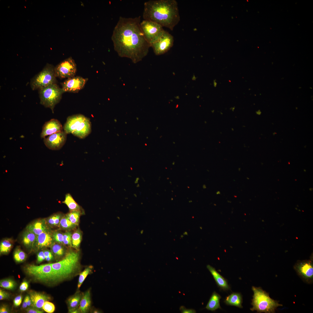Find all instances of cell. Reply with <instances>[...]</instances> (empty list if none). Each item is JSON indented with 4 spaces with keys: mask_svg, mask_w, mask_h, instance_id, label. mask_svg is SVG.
<instances>
[{
    "mask_svg": "<svg viewBox=\"0 0 313 313\" xmlns=\"http://www.w3.org/2000/svg\"><path fill=\"white\" fill-rule=\"evenodd\" d=\"M140 16H120L111 37L114 50L121 57L128 58L134 63L141 61L150 47L141 30Z\"/></svg>",
    "mask_w": 313,
    "mask_h": 313,
    "instance_id": "obj_1",
    "label": "cell"
},
{
    "mask_svg": "<svg viewBox=\"0 0 313 313\" xmlns=\"http://www.w3.org/2000/svg\"><path fill=\"white\" fill-rule=\"evenodd\" d=\"M144 19L156 22L173 30L180 17L175 0H151L145 1L143 14Z\"/></svg>",
    "mask_w": 313,
    "mask_h": 313,
    "instance_id": "obj_2",
    "label": "cell"
},
{
    "mask_svg": "<svg viewBox=\"0 0 313 313\" xmlns=\"http://www.w3.org/2000/svg\"><path fill=\"white\" fill-rule=\"evenodd\" d=\"M79 258L78 251H70L61 260L51 263L57 282L70 279L78 274L81 268Z\"/></svg>",
    "mask_w": 313,
    "mask_h": 313,
    "instance_id": "obj_3",
    "label": "cell"
},
{
    "mask_svg": "<svg viewBox=\"0 0 313 313\" xmlns=\"http://www.w3.org/2000/svg\"><path fill=\"white\" fill-rule=\"evenodd\" d=\"M63 127V131L67 134H71L81 139L87 137L92 130L90 119L80 114L68 117Z\"/></svg>",
    "mask_w": 313,
    "mask_h": 313,
    "instance_id": "obj_4",
    "label": "cell"
},
{
    "mask_svg": "<svg viewBox=\"0 0 313 313\" xmlns=\"http://www.w3.org/2000/svg\"><path fill=\"white\" fill-rule=\"evenodd\" d=\"M252 289L254 294L251 311L256 310L259 313H274L278 307L282 306L277 301L271 299L269 294L261 287L252 286Z\"/></svg>",
    "mask_w": 313,
    "mask_h": 313,
    "instance_id": "obj_5",
    "label": "cell"
},
{
    "mask_svg": "<svg viewBox=\"0 0 313 313\" xmlns=\"http://www.w3.org/2000/svg\"><path fill=\"white\" fill-rule=\"evenodd\" d=\"M39 90L40 103L50 108L54 113V107L60 101L64 92L62 88L54 83Z\"/></svg>",
    "mask_w": 313,
    "mask_h": 313,
    "instance_id": "obj_6",
    "label": "cell"
},
{
    "mask_svg": "<svg viewBox=\"0 0 313 313\" xmlns=\"http://www.w3.org/2000/svg\"><path fill=\"white\" fill-rule=\"evenodd\" d=\"M26 271L28 275L39 281L48 283L57 282L51 263L29 265L26 267Z\"/></svg>",
    "mask_w": 313,
    "mask_h": 313,
    "instance_id": "obj_7",
    "label": "cell"
},
{
    "mask_svg": "<svg viewBox=\"0 0 313 313\" xmlns=\"http://www.w3.org/2000/svg\"><path fill=\"white\" fill-rule=\"evenodd\" d=\"M54 67L47 64L43 70L33 78L30 85L33 90L39 89L52 84L56 83Z\"/></svg>",
    "mask_w": 313,
    "mask_h": 313,
    "instance_id": "obj_8",
    "label": "cell"
},
{
    "mask_svg": "<svg viewBox=\"0 0 313 313\" xmlns=\"http://www.w3.org/2000/svg\"><path fill=\"white\" fill-rule=\"evenodd\" d=\"M140 26L144 37L150 46L161 36L165 31L161 25L148 20H143L140 22Z\"/></svg>",
    "mask_w": 313,
    "mask_h": 313,
    "instance_id": "obj_9",
    "label": "cell"
},
{
    "mask_svg": "<svg viewBox=\"0 0 313 313\" xmlns=\"http://www.w3.org/2000/svg\"><path fill=\"white\" fill-rule=\"evenodd\" d=\"M77 70L76 64L71 57L62 61L54 67L56 77L61 79L74 77Z\"/></svg>",
    "mask_w": 313,
    "mask_h": 313,
    "instance_id": "obj_10",
    "label": "cell"
},
{
    "mask_svg": "<svg viewBox=\"0 0 313 313\" xmlns=\"http://www.w3.org/2000/svg\"><path fill=\"white\" fill-rule=\"evenodd\" d=\"M174 42L173 37L165 30L161 36L152 43L150 47H152L156 55H161L170 49L173 45Z\"/></svg>",
    "mask_w": 313,
    "mask_h": 313,
    "instance_id": "obj_11",
    "label": "cell"
},
{
    "mask_svg": "<svg viewBox=\"0 0 313 313\" xmlns=\"http://www.w3.org/2000/svg\"><path fill=\"white\" fill-rule=\"evenodd\" d=\"M67 134L63 131L48 136L44 138L43 142L49 149L58 150L61 149L65 143Z\"/></svg>",
    "mask_w": 313,
    "mask_h": 313,
    "instance_id": "obj_12",
    "label": "cell"
},
{
    "mask_svg": "<svg viewBox=\"0 0 313 313\" xmlns=\"http://www.w3.org/2000/svg\"><path fill=\"white\" fill-rule=\"evenodd\" d=\"M88 80V78L80 76L67 78L61 83V88L64 92L77 93L83 88Z\"/></svg>",
    "mask_w": 313,
    "mask_h": 313,
    "instance_id": "obj_13",
    "label": "cell"
},
{
    "mask_svg": "<svg viewBox=\"0 0 313 313\" xmlns=\"http://www.w3.org/2000/svg\"><path fill=\"white\" fill-rule=\"evenodd\" d=\"M294 267L298 274L305 281L309 283L312 281L313 266L311 261H303L299 262Z\"/></svg>",
    "mask_w": 313,
    "mask_h": 313,
    "instance_id": "obj_14",
    "label": "cell"
},
{
    "mask_svg": "<svg viewBox=\"0 0 313 313\" xmlns=\"http://www.w3.org/2000/svg\"><path fill=\"white\" fill-rule=\"evenodd\" d=\"M63 127L57 119H51L44 123L43 126L40 137L44 139L48 136L63 131Z\"/></svg>",
    "mask_w": 313,
    "mask_h": 313,
    "instance_id": "obj_15",
    "label": "cell"
},
{
    "mask_svg": "<svg viewBox=\"0 0 313 313\" xmlns=\"http://www.w3.org/2000/svg\"><path fill=\"white\" fill-rule=\"evenodd\" d=\"M53 240L52 235L48 229L37 236L35 245L38 249L50 246Z\"/></svg>",
    "mask_w": 313,
    "mask_h": 313,
    "instance_id": "obj_16",
    "label": "cell"
},
{
    "mask_svg": "<svg viewBox=\"0 0 313 313\" xmlns=\"http://www.w3.org/2000/svg\"><path fill=\"white\" fill-rule=\"evenodd\" d=\"M29 294L32 303V307L39 309H42L44 303L46 301L51 299L49 296L35 291H31Z\"/></svg>",
    "mask_w": 313,
    "mask_h": 313,
    "instance_id": "obj_17",
    "label": "cell"
},
{
    "mask_svg": "<svg viewBox=\"0 0 313 313\" xmlns=\"http://www.w3.org/2000/svg\"><path fill=\"white\" fill-rule=\"evenodd\" d=\"M26 228L27 230L33 232L37 236L48 229L46 222L44 219L39 220L30 224Z\"/></svg>",
    "mask_w": 313,
    "mask_h": 313,
    "instance_id": "obj_18",
    "label": "cell"
},
{
    "mask_svg": "<svg viewBox=\"0 0 313 313\" xmlns=\"http://www.w3.org/2000/svg\"><path fill=\"white\" fill-rule=\"evenodd\" d=\"M207 267L212 275L217 284L221 289L224 290H227L230 289V287L226 280L214 267L210 265H208Z\"/></svg>",
    "mask_w": 313,
    "mask_h": 313,
    "instance_id": "obj_19",
    "label": "cell"
},
{
    "mask_svg": "<svg viewBox=\"0 0 313 313\" xmlns=\"http://www.w3.org/2000/svg\"><path fill=\"white\" fill-rule=\"evenodd\" d=\"M91 305V293L89 289L83 293L79 307L81 313L88 312L90 309Z\"/></svg>",
    "mask_w": 313,
    "mask_h": 313,
    "instance_id": "obj_20",
    "label": "cell"
},
{
    "mask_svg": "<svg viewBox=\"0 0 313 313\" xmlns=\"http://www.w3.org/2000/svg\"><path fill=\"white\" fill-rule=\"evenodd\" d=\"M83 295V293L80 291H77L68 298L67 302L68 311L79 307Z\"/></svg>",
    "mask_w": 313,
    "mask_h": 313,
    "instance_id": "obj_21",
    "label": "cell"
},
{
    "mask_svg": "<svg viewBox=\"0 0 313 313\" xmlns=\"http://www.w3.org/2000/svg\"><path fill=\"white\" fill-rule=\"evenodd\" d=\"M224 302L228 305L235 306L239 308H242V298L239 293L234 292L229 295L226 298Z\"/></svg>",
    "mask_w": 313,
    "mask_h": 313,
    "instance_id": "obj_22",
    "label": "cell"
},
{
    "mask_svg": "<svg viewBox=\"0 0 313 313\" xmlns=\"http://www.w3.org/2000/svg\"><path fill=\"white\" fill-rule=\"evenodd\" d=\"M221 298V296L215 292H214L211 296L205 308L208 310L212 311L218 309H221L220 305Z\"/></svg>",
    "mask_w": 313,
    "mask_h": 313,
    "instance_id": "obj_23",
    "label": "cell"
},
{
    "mask_svg": "<svg viewBox=\"0 0 313 313\" xmlns=\"http://www.w3.org/2000/svg\"><path fill=\"white\" fill-rule=\"evenodd\" d=\"M37 237V236L34 233L26 230L23 234L22 242L27 248H32L35 245Z\"/></svg>",
    "mask_w": 313,
    "mask_h": 313,
    "instance_id": "obj_24",
    "label": "cell"
},
{
    "mask_svg": "<svg viewBox=\"0 0 313 313\" xmlns=\"http://www.w3.org/2000/svg\"><path fill=\"white\" fill-rule=\"evenodd\" d=\"M68 207L70 211H81V207L76 203L70 193L67 194L63 202Z\"/></svg>",
    "mask_w": 313,
    "mask_h": 313,
    "instance_id": "obj_25",
    "label": "cell"
},
{
    "mask_svg": "<svg viewBox=\"0 0 313 313\" xmlns=\"http://www.w3.org/2000/svg\"><path fill=\"white\" fill-rule=\"evenodd\" d=\"M82 238L80 230L78 229L72 235L71 245L73 248L78 249L80 245Z\"/></svg>",
    "mask_w": 313,
    "mask_h": 313,
    "instance_id": "obj_26",
    "label": "cell"
},
{
    "mask_svg": "<svg viewBox=\"0 0 313 313\" xmlns=\"http://www.w3.org/2000/svg\"><path fill=\"white\" fill-rule=\"evenodd\" d=\"M93 268L92 266L89 265L79 273L77 285L78 289H79L80 287L87 276L92 272Z\"/></svg>",
    "mask_w": 313,
    "mask_h": 313,
    "instance_id": "obj_27",
    "label": "cell"
},
{
    "mask_svg": "<svg viewBox=\"0 0 313 313\" xmlns=\"http://www.w3.org/2000/svg\"><path fill=\"white\" fill-rule=\"evenodd\" d=\"M50 247L52 253L57 257H62L65 254V250L64 248L58 243H52Z\"/></svg>",
    "mask_w": 313,
    "mask_h": 313,
    "instance_id": "obj_28",
    "label": "cell"
},
{
    "mask_svg": "<svg viewBox=\"0 0 313 313\" xmlns=\"http://www.w3.org/2000/svg\"><path fill=\"white\" fill-rule=\"evenodd\" d=\"M12 246V242L9 239H6L2 241L0 244L1 254H6L8 253L10 250Z\"/></svg>",
    "mask_w": 313,
    "mask_h": 313,
    "instance_id": "obj_29",
    "label": "cell"
},
{
    "mask_svg": "<svg viewBox=\"0 0 313 313\" xmlns=\"http://www.w3.org/2000/svg\"><path fill=\"white\" fill-rule=\"evenodd\" d=\"M81 211H70L65 216L70 221L76 226L78 225Z\"/></svg>",
    "mask_w": 313,
    "mask_h": 313,
    "instance_id": "obj_30",
    "label": "cell"
},
{
    "mask_svg": "<svg viewBox=\"0 0 313 313\" xmlns=\"http://www.w3.org/2000/svg\"><path fill=\"white\" fill-rule=\"evenodd\" d=\"M59 225L61 228L66 230L72 229L76 226L70 221L66 216H63L61 219Z\"/></svg>",
    "mask_w": 313,
    "mask_h": 313,
    "instance_id": "obj_31",
    "label": "cell"
},
{
    "mask_svg": "<svg viewBox=\"0 0 313 313\" xmlns=\"http://www.w3.org/2000/svg\"><path fill=\"white\" fill-rule=\"evenodd\" d=\"M16 282L10 279H7L1 280L0 286L1 287L7 290H12L16 286Z\"/></svg>",
    "mask_w": 313,
    "mask_h": 313,
    "instance_id": "obj_32",
    "label": "cell"
},
{
    "mask_svg": "<svg viewBox=\"0 0 313 313\" xmlns=\"http://www.w3.org/2000/svg\"><path fill=\"white\" fill-rule=\"evenodd\" d=\"M13 256L15 261L18 263L23 262L26 258V253L20 249H17L15 250Z\"/></svg>",
    "mask_w": 313,
    "mask_h": 313,
    "instance_id": "obj_33",
    "label": "cell"
},
{
    "mask_svg": "<svg viewBox=\"0 0 313 313\" xmlns=\"http://www.w3.org/2000/svg\"><path fill=\"white\" fill-rule=\"evenodd\" d=\"M61 215L59 214H55L50 216L48 219V222L51 225L57 226L59 224Z\"/></svg>",
    "mask_w": 313,
    "mask_h": 313,
    "instance_id": "obj_34",
    "label": "cell"
},
{
    "mask_svg": "<svg viewBox=\"0 0 313 313\" xmlns=\"http://www.w3.org/2000/svg\"><path fill=\"white\" fill-rule=\"evenodd\" d=\"M42 309L47 312L52 313L54 312L55 307L53 303L47 301L44 303Z\"/></svg>",
    "mask_w": 313,
    "mask_h": 313,
    "instance_id": "obj_35",
    "label": "cell"
},
{
    "mask_svg": "<svg viewBox=\"0 0 313 313\" xmlns=\"http://www.w3.org/2000/svg\"><path fill=\"white\" fill-rule=\"evenodd\" d=\"M72 235L70 232L68 231L63 234V244L72 246L71 240Z\"/></svg>",
    "mask_w": 313,
    "mask_h": 313,
    "instance_id": "obj_36",
    "label": "cell"
},
{
    "mask_svg": "<svg viewBox=\"0 0 313 313\" xmlns=\"http://www.w3.org/2000/svg\"><path fill=\"white\" fill-rule=\"evenodd\" d=\"M53 239L59 244L63 243V234L59 232H54L52 235Z\"/></svg>",
    "mask_w": 313,
    "mask_h": 313,
    "instance_id": "obj_37",
    "label": "cell"
},
{
    "mask_svg": "<svg viewBox=\"0 0 313 313\" xmlns=\"http://www.w3.org/2000/svg\"><path fill=\"white\" fill-rule=\"evenodd\" d=\"M44 253L45 257V260L46 261H50L54 259L53 254L52 251L48 250H45L44 251Z\"/></svg>",
    "mask_w": 313,
    "mask_h": 313,
    "instance_id": "obj_38",
    "label": "cell"
},
{
    "mask_svg": "<svg viewBox=\"0 0 313 313\" xmlns=\"http://www.w3.org/2000/svg\"><path fill=\"white\" fill-rule=\"evenodd\" d=\"M26 312L28 313H43V312L35 307L30 306L27 308Z\"/></svg>",
    "mask_w": 313,
    "mask_h": 313,
    "instance_id": "obj_39",
    "label": "cell"
},
{
    "mask_svg": "<svg viewBox=\"0 0 313 313\" xmlns=\"http://www.w3.org/2000/svg\"><path fill=\"white\" fill-rule=\"evenodd\" d=\"M45 257L44 254V251H41L37 254V261L38 263H39L45 260Z\"/></svg>",
    "mask_w": 313,
    "mask_h": 313,
    "instance_id": "obj_40",
    "label": "cell"
},
{
    "mask_svg": "<svg viewBox=\"0 0 313 313\" xmlns=\"http://www.w3.org/2000/svg\"><path fill=\"white\" fill-rule=\"evenodd\" d=\"M22 299V297L21 295H19L16 297L14 300V305L15 307H18L21 304Z\"/></svg>",
    "mask_w": 313,
    "mask_h": 313,
    "instance_id": "obj_41",
    "label": "cell"
},
{
    "mask_svg": "<svg viewBox=\"0 0 313 313\" xmlns=\"http://www.w3.org/2000/svg\"><path fill=\"white\" fill-rule=\"evenodd\" d=\"M9 294L8 292L0 289V300L8 299L9 297Z\"/></svg>",
    "mask_w": 313,
    "mask_h": 313,
    "instance_id": "obj_42",
    "label": "cell"
},
{
    "mask_svg": "<svg viewBox=\"0 0 313 313\" xmlns=\"http://www.w3.org/2000/svg\"><path fill=\"white\" fill-rule=\"evenodd\" d=\"M180 310L182 313H196V311L193 309H187L184 306H181L180 308Z\"/></svg>",
    "mask_w": 313,
    "mask_h": 313,
    "instance_id": "obj_43",
    "label": "cell"
},
{
    "mask_svg": "<svg viewBox=\"0 0 313 313\" xmlns=\"http://www.w3.org/2000/svg\"><path fill=\"white\" fill-rule=\"evenodd\" d=\"M28 283L26 281L23 282L19 286V290L21 292H24L26 291L28 287Z\"/></svg>",
    "mask_w": 313,
    "mask_h": 313,
    "instance_id": "obj_44",
    "label": "cell"
},
{
    "mask_svg": "<svg viewBox=\"0 0 313 313\" xmlns=\"http://www.w3.org/2000/svg\"><path fill=\"white\" fill-rule=\"evenodd\" d=\"M9 312V310L6 305H3L0 307V313H8Z\"/></svg>",
    "mask_w": 313,
    "mask_h": 313,
    "instance_id": "obj_45",
    "label": "cell"
},
{
    "mask_svg": "<svg viewBox=\"0 0 313 313\" xmlns=\"http://www.w3.org/2000/svg\"><path fill=\"white\" fill-rule=\"evenodd\" d=\"M26 301H27V303L28 306H32V302L31 299L30 298V297L29 296H26Z\"/></svg>",
    "mask_w": 313,
    "mask_h": 313,
    "instance_id": "obj_46",
    "label": "cell"
},
{
    "mask_svg": "<svg viewBox=\"0 0 313 313\" xmlns=\"http://www.w3.org/2000/svg\"><path fill=\"white\" fill-rule=\"evenodd\" d=\"M70 313H81L79 307L74 309L70 310L68 311Z\"/></svg>",
    "mask_w": 313,
    "mask_h": 313,
    "instance_id": "obj_47",
    "label": "cell"
},
{
    "mask_svg": "<svg viewBox=\"0 0 313 313\" xmlns=\"http://www.w3.org/2000/svg\"><path fill=\"white\" fill-rule=\"evenodd\" d=\"M27 306H28L27 302L26 299L25 297L23 302L22 307V308H26Z\"/></svg>",
    "mask_w": 313,
    "mask_h": 313,
    "instance_id": "obj_48",
    "label": "cell"
},
{
    "mask_svg": "<svg viewBox=\"0 0 313 313\" xmlns=\"http://www.w3.org/2000/svg\"><path fill=\"white\" fill-rule=\"evenodd\" d=\"M217 83L216 81V80H214V87H216L217 86Z\"/></svg>",
    "mask_w": 313,
    "mask_h": 313,
    "instance_id": "obj_49",
    "label": "cell"
},
{
    "mask_svg": "<svg viewBox=\"0 0 313 313\" xmlns=\"http://www.w3.org/2000/svg\"><path fill=\"white\" fill-rule=\"evenodd\" d=\"M99 312L97 310H94L93 311V312H93V313H99Z\"/></svg>",
    "mask_w": 313,
    "mask_h": 313,
    "instance_id": "obj_50",
    "label": "cell"
},
{
    "mask_svg": "<svg viewBox=\"0 0 313 313\" xmlns=\"http://www.w3.org/2000/svg\"><path fill=\"white\" fill-rule=\"evenodd\" d=\"M230 109L232 111H234V109H235V107H231V108H230Z\"/></svg>",
    "mask_w": 313,
    "mask_h": 313,
    "instance_id": "obj_51",
    "label": "cell"
}]
</instances>
